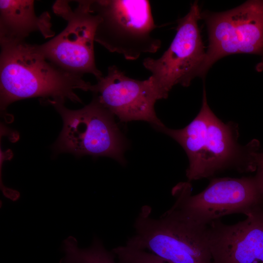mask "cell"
Wrapping results in <instances>:
<instances>
[{"instance_id":"cell-1","label":"cell","mask_w":263,"mask_h":263,"mask_svg":"<svg viewBox=\"0 0 263 263\" xmlns=\"http://www.w3.org/2000/svg\"><path fill=\"white\" fill-rule=\"evenodd\" d=\"M156 130L172 138L185 151L189 161L186 170L188 182L227 169L241 173L256 171L254 155L260 150V143L254 139L244 146L239 144L238 125L224 123L214 113L205 86L201 109L190 123L180 129L164 125Z\"/></svg>"},{"instance_id":"cell-2","label":"cell","mask_w":263,"mask_h":263,"mask_svg":"<svg viewBox=\"0 0 263 263\" xmlns=\"http://www.w3.org/2000/svg\"><path fill=\"white\" fill-rule=\"evenodd\" d=\"M0 105L4 113L12 103L41 97L82 103L76 90L91 91L92 84L81 75L66 71L47 60L36 44L25 41L0 43Z\"/></svg>"},{"instance_id":"cell-3","label":"cell","mask_w":263,"mask_h":263,"mask_svg":"<svg viewBox=\"0 0 263 263\" xmlns=\"http://www.w3.org/2000/svg\"><path fill=\"white\" fill-rule=\"evenodd\" d=\"M151 212L150 206L142 207L126 245L147 250L171 263H213L207 225L194 223L172 207L158 218Z\"/></svg>"},{"instance_id":"cell-4","label":"cell","mask_w":263,"mask_h":263,"mask_svg":"<svg viewBox=\"0 0 263 263\" xmlns=\"http://www.w3.org/2000/svg\"><path fill=\"white\" fill-rule=\"evenodd\" d=\"M172 194L175 201L171 207L202 225L231 214L247 216L263 208V181L257 173L241 178H212L204 190L194 195L189 182H180L173 188Z\"/></svg>"},{"instance_id":"cell-5","label":"cell","mask_w":263,"mask_h":263,"mask_svg":"<svg viewBox=\"0 0 263 263\" xmlns=\"http://www.w3.org/2000/svg\"><path fill=\"white\" fill-rule=\"evenodd\" d=\"M42 103L52 105L63 120V128L53 145L56 153L107 156L124 164L125 140L114 115L96 97L76 110L67 108L61 101L48 100Z\"/></svg>"},{"instance_id":"cell-6","label":"cell","mask_w":263,"mask_h":263,"mask_svg":"<svg viewBox=\"0 0 263 263\" xmlns=\"http://www.w3.org/2000/svg\"><path fill=\"white\" fill-rule=\"evenodd\" d=\"M90 9L100 18L95 41L109 51L133 60L160 48L161 40L151 35L157 26L149 0H91Z\"/></svg>"},{"instance_id":"cell-7","label":"cell","mask_w":263,"mask_h":263,"mask_svg":"<svg viewBox=\"0 0 263 263\" xmlns=\"http://www.w3.org/2000/svg\"><path fill=\"white\" fill-rule=\"evenodd\" d=\"M76 2L73 9L69 1H56L53 11L67 21V25L56 36L36 46L47 60L61 69L81 76L91 74L97 80L103 75L96 66L94 43L100 18L91 10V0Z\"/></svg>"},{"instance_id":"cell-8","label":"cell","mask_w":263,"mask_h":263,"mask_svg":"<svg viewBox=\"0 0 263 263\" xmlns=\"http://www.w3.org/2000/svg\"><path fill=\"white\" fill-rule=\"evenodd\" d=\"M208 45L200 77L220 59L238 54L263 56V0H250L221 12L204 11Z\"/></svg>"},{"instance_id":"cell-9","label":"cell","mask_w":263,"mask_h":263,"mask_svg":"<svg viewBox=\"0 0 263 263\" xmlns=\"http://www.w3.org/2000/svg\"><path fill=\"white\" fill-rule=\"evenodd\" d=\"M201 13L195 1L187 14L177 20L175 36L162 56L143 60L160 99L167 98L174 86L187 87L194 78L200 77L206 52L198 26Z\"/></svg>"},{"instance_id":"cell-10","label":"cell","mask_w":263,"mask_h":263,"mask_svg":"<svg viewBox=\"0 0 263 263\" xmlns=\"http://www.w3.org/2000/svg\"><path fill=\"white\" fill-rule=\"evenodd\" d=\"M97 80L90 91L121 121H144L153 127L164 125L155 113L154 105L160 98L150 77L134 79L112 65L108 67L107 75Z\"/></svg>"},{"instance_id":"cell-11","label":"cell","mask_w":263,"mask_h":263,"mask_svg":"<svg viewBox=\"0 0 263 263\" xmlns=\"http://www.w3.org/2000/svg\"><path fill=\"white\" fill-rule=\"evenodd\" d=\"M207 237L213 263H263V208L234 225L211 222Z\"/></svg>"},{"instance_id":"cell-12","label":"cell","mask_w":263,"mask_h":263,"mask_svg":"<svg viewBox=\"0 0 263 263\" xmlns=\"http://www.w3.org/2000/svg\"><path fill=\"white\" fill-rule=\"evenodd\" d=\"M34 32L45 38L53 37L51 16L45 11L37 16L34 0H0V42H20Z\"/></svg>"},{"instance_id":"cell-13","label":"cell","mask_w":263,"mask_h":263,"mask_svg":"<svg viewBox=\"0 0 263 263\" xmlns=\"http://www.w3.org/2000/svg\"><path fill=\"white\" fill-rule=\"evenodd\" d=\"M62 247L65 256L59 263H118L114 254L107 250L96 236L88 248H79L77 240L72 236L63 241Z\"/></svg>"},{"instance_id":"cell-14","label":"cell","mask_w":263,"mask_h":263,"mask_svg":"<svg viewBox=\"0 0 263 263\" xmlns=\"http://www.w3.org/2000/svg\"><path fill=\"white\" fill-rule=\"evenodd\" d=\"M112 251L118 263H171L150 252L126 245L115 247Z\"/></svg>"},{"instance_id":"cell-15","label":"cell","mask_w":263,"mask_h":263,"mask_svg":"<svg viewBox=\"0 0 263 263\" xmlns=\"http://www.w3.org/2000/svg\"><path fill=\"white\" fill-rule=\"evenodd\" d=\"M254 160L257 173L263 181V151L259 150L254 153Z\"/></svg>"},{"instance_id":"cell-16","label":"cell","mask_w":263,"mask_h":263,"mask_svg":"<svg viewBox=\"0 0 263 263\" xmlns=\"http://www.w3.org/2000/svg\"><path fill=\"white\" fill-rule=\"evenodd\" d=\"M256 69L258 72H261L263 70V56L262 57L260 62L257 64Z\"/></svg>"}]
</instances>
